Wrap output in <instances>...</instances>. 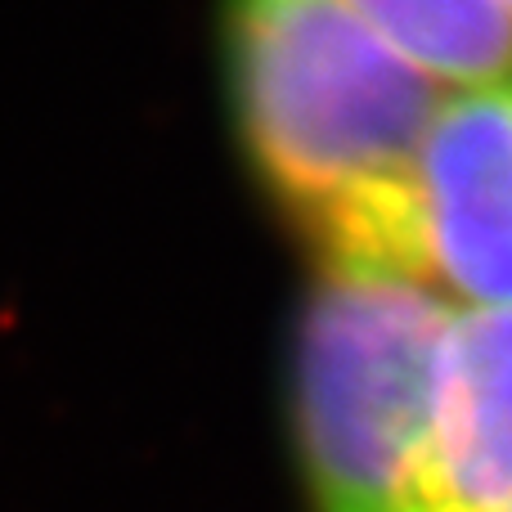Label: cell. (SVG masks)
I'll list each match as a JSON object with an SVG mask.
<instances>
[{"label": "cell", "instance_id": "obj_4", "mask_svg": "<svg viewBox=\"0 0 512 512\" xmlns=\"http://www.w3.org/2000/svg\"><path fill=\"white\" fill-rule=\"evenodd\" d=\"M432 512H512V306H459L436 364Z\"/></svg>", "mask_w": 512, "mask_h": 512}, {"label": "cell", "instance_id": "obj_5", "mask_svg": "<svg viewBox=\"0 0 512 512\" xmlns=\"http://www.w3.org/2000/svg\"><path fill=\"white\" fill-rule=\"evenodd\" d=\"M405 63L450 90L512 81V14L499 0H346Z\"/></svg>", "mask_w": 512, "mask_h": 512}, {"label": "cell", "instance_id": "obj_2", "mask_svg": "<svg viewBox=\"0 0 512 512\" xmlns=\"http://www.w3.org/2000/svg\"><path fill=\"white\" fill-rule=\"evenodd\" d=\"M454 310L423 270L324 261L297 342V432L315 512H432L436 364Z\"/></svg>", "mask_w": 512, "mask_h": 512}, {"label": "cell", "instance_id": "obj_6", "mask_svg": "<svg viewBox=\"0 0 512 512\" xmlns=\"http://www.w3.org/2000/svg\"><path fill=\"white\" fill-rule=\"evenodd\" d=\"M499 5H504V9H508V14H512V0H499Z\"/></svg>", "mask_w": 512, "mask_h": 512}, {"label": "cell", "instance_id": "obj_1", "mask_svg": "<svg viewBox=\"0 0 512 512\" xmlns=\"http://www.w3.org/2000/svg\"><path fill=\"white\" fill-rule=\"evenodd\" d=\"M230 68L256 167L319 256L427 274L414 185L441 86L346 0H230Z\"/></svg>", "mask_w": 512, "mask_h": 512}, {"label": "cell", "instance_id": "obj_3", "mask_svg": "<svg viewBox=\"0 0 512 512\" xmlns=\"http://www.w3.org/2000/svg\"><path fill=\"white\" fill-rule=\"evenodd\" d=\"M414 198L436 288L454 306H512V81L441 99Z\"/></svg>", "mask_w": 512, "mask_h": 512}]
</instances>
